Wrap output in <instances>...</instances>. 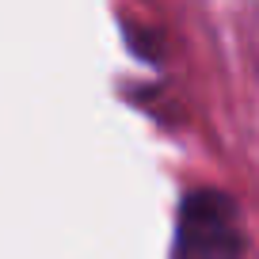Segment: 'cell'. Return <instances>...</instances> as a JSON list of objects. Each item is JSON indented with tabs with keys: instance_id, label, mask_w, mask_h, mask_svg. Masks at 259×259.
Returning <instances> with one entry per match:
<instances>
[{
	"instance_id": "cell-1",
	"label": "cell",
	"mask_w": 259,
	"mask_h": 259,
	"mask_svg": "<svg viewBox=\"0 0 259 259\" xmlns=\"http://www.w3.org/2000/svg\"><path fill=\"white\" fill-rule=\"evenodd\" d=\"M244 248L248 229L233 194L221 187H194L183 194L171 259H244Z\"/></svg>"
}]
</instances>
